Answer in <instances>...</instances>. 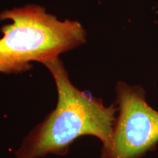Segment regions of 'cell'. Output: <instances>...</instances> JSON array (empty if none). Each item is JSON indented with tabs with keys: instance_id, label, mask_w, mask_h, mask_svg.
<instances>
[{
	"instance_id": "obj_1",
	"label": "cell",
	"mask_w": 158,
	"mask_h": 158,
	"mask_svg": "<svg viewBox=\"0 0 158 158\" xmlns=\"http://www.w3.org/2000/svg\"><path fill=\"white\" fill-rule=\"evenodd\" d=\"M44 65L56 85V107L24 138L16 157L64 155L71 144L85 135L99 138L102 147L109 145L118 112L116 105L105 106L101 99L77 88L59 58Z\"/></svg>"
},
{
	"instance_id": "obj_2",
	"label": "cell",
	"mask_w": 158,
	"mask_h": 158,
	"mask_svg": "<svg viewBox=\"0 0 158 158\" xmlns=\"http://www.w3.org/2000/svg\"><path fill=\"white\" fill-rule=\"evenodd\" d=\"M0 20L10 23L1 28L0 73H21L32 62L45 63L86 41V32L77 21H61L44 7L28 5L5 10Z\"/></svg>"
},
{
	"instance_id": "obj_3",
	"label": "cell",
	"mask_w": 158,
	"mask_h": 158,
	"mask_svg": "<svg viewBox=\"0 0 158 158\" xmlns=\"http://www.w3.org/2000/svg\"><path fill=\"white\" fill-rule=\"evenodd\" d=\"M139 86L118 81L116 86L118 115L109 145L101 158H142L158 143V111L147 103Z\"/></svg>"
}]
</instances>
